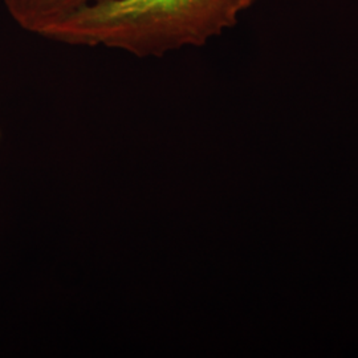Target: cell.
<instances>
[{
    "instance_id": "1",
    "label": "cell",
    "mask_w": 358,
    "mask_h": 358,
    "mask_svg": "<svg viewBox=\"0 0 358 358\" xmlns=\"http://www.w3.org/2000/svg\"><path fill=\"white\" fill-rule=\"evenodd\" d=\"M257 0H99L57 22L43 38L159 57L201 47L239 22Z\"/></svg>"
},
{
    "instance_id": "2",
    "label": "cell",
    "mask_w": 358,
    "mask_h": 358,
    "mask_svg": "<svg viewBox=\"0 0 358 358\" xmlns=\"http://www.w3.org/2000/svg\"><path fill=\"white\" fill-rule=\"evenodd\" d=\"M99 0H3L15 23L43 36L57 22Z\"/></svg>"
}]
</instances>
